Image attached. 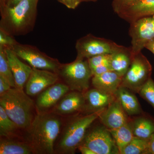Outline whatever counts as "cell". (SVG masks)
I'll return each instance as SVG.
<instances>
[{"instance_id": "4316f807", "label": "cell", "mask_w": 154, "mask_h": 154, "mask_svg": "<svg viewBox=\"0 0 154 154\" xmlns=\"http://www.w3.org/2000/svg\"><path fill=\"white\" fill-rule=\"evenodd\" d=\"M138 94L151 105L154 110V81L152 78L143 86Z\"/></svg>"}, {"instance_id": "603a6c76", "label": "cell", "mask_w": 154, "mask_h": 154, "mask_svg": "<svg viewBox=\"0 0 154 154\" xmlns=\"http://www.w3.org/2000/svg\"><path fill=\"white\" fill-rule=\"evenodd\" d=\"M34 152L30 145L10 140H2L0 142L1 154H30Z\"/></svg>"}, {"instance_id": "4dcf8cb0", "label": "cell", "mask_w": 154, "mask_h": 154, "mask_svg": "<svg viewBox=\"0 0 154 154\" xmlns=\"http://www.w3.org/2000/svg\"><path fill=\"white\" fill-rule=\"evenodd\" d=\"M69 9H75L82 2V0H57Z\"/></svg>"}, {"instance_id": "cb8c5ba5", "label": "cell", "mask_w": 154, "mask_h": 154, "mask_svg": "<svg viewBox=\"0 0 154 154\" xmlns=\"http://www.w3.org/2000/svg\"><path fill=\"white\" fill-rule=\"evenodd\" d=\"M0 76L8 82L12 88H16L13 73L9 64L5 48L0 46Z\"/></svg>"}, {"instance_id": "7c38bea8", "label": "cell", "mask_w": 154, "mask_h": 154, "mask_svg": "<svg viewBox=\"0 0 154 154\" xmlns=\"http://www.w3.org/2000/svg\"><path fill=\"white\" fill-rule=\"evenodd\" d=\"M128 116L122 107L120 102L116 98L99 114L101 123L108 130L116 129L129 122Z\"/></svg>"}, {"instance_id": "1f68e13d", "label": "cell", "mask_w": 154, "mask_h": 154, "mask_svg": "<svg viewBox=\"0 0 154 154\" xmlns=\"http://www.w3.org/2000/svg\"><path fill=\"white\" fill-rule=\"evenodd\" d=\"M91 69L93 76L102 74L105 72L111 70L110 66L109 65H103L96 67L94 68Z\"/></svg>"}, {"instance_id": "30bf717a", "label": "cell", "mask_w": 154, "mask_h": 154, "mask_svg": "<svg viewBox=\"0 0 154 154\" xmlns=\"http://www.w3.org/2000/svg\"><path fill=\"white\" fill-rule=\"evenodd\" d=\"M129 36L134 54L141 52L149 41L154 38V16L142 17L130 23Z\"/></svg>"}, {"instance_id": "277c9868", "label": "cell", "mask_w": 154, "mask_h": 154, "mask_svg": "<svg viewBox=\"0 0 154 154\" xmlns=\"http://www.w3.org/2000/svg\"><path fill=\"white\" fill-rule=\"evenodd\" d=\"M104 109L71 120L65 128L58 144V152L75 154L84 140L88 129L93 122L99 118V114Z\"/></svg>"}, {"instance_id": "44dd1931", "label": "cell", "mask_w": 154, "mask_h": 154, "mask_svg": "<svg viewBox=\"0 0 154 154\" xmlns=\"http://www.w3.org/2000/svg\"><path fill=\"white\" fill-rule=\"evenodd\" d=\"M142 114L133 120L130 119L129 122L134 137L149 140L154 133V119L150 116Z\"/></svg>"}, {"instance_id": "83f0119b", "label": "cell", "mask_w": 154, "mask_h": 154, "mask_svg": "<svg viewBox=\"0 0 154 154\" xmlns=\"http://www.w3.org/2000/svg\"><path fill=\"white\" fill-rule=\"evenodd\" d=\"M110 54H101L90 58L87 60L91 69L103 65H110Z\"/></svg>"}, {"instance_id": "e575fe53", "label": "cell", "mask_w": 154, "mask_h": 154, "mask_svg": "<svg viewBox=\"0 0 154 154\" xmlns=\"http://www.w3.org/2000/svg\"><path fill=\"white\" fill-rule=\"evenodd\" d=\"M22 1V0H4L3 3L0 5V8L4 7H13Z\"/></svg>"}, {"instance_id": "5bb4252c", "label": "cell", "mask_w": 154, "mask_h": 154, "mask_svg": "<svg viewBox=\"0 0 154 154\" xmlns=\"http://www.w3.org/2000/svg\"><path fill=\"white\" fill-rule=\"evenodd\" d=\"M5 48L16 88L23 90L31 74L32 67L22 62L11 48Z\"/></svg>"}, {"instance_id": "74e56055", "label": "cell", "mask_w": 154, "mask_h": 154, "mask_svg": "<svg viewBox=\"0 0 154 154\" xmlns=\"http://www.w3.org/2000/svg\"><path fill=\"white\" fill-rule=\"evenodd\" d=\"M97 0H82V2H96Z\"/></svg>"}, {"instance_id": "7a4b0ae2", "label": "cell", "mask_w": 154, "mask_h": 154, "mask_svg": "<svg viewBox=\"0 0 154 154\" xmlns=\"http://www.w3.org/2000/svg\"><path fill=\"white\" fill-rule=\"evenodd\" d=\"M61 122L51 113H39L35 116L29 128L30 145L37 154L54 153V143L60 132Z\"/></svg>"}, {"instance_id": "8fae6325", "label": "cell", "mask_w": 154, "mask_h": 154, "mask_svg": "<svg viewBox=\"0 0 154 154\" xmlns=\"http://www.w3.org/2000/svg\"><path fill=\"white\" fill-rule=\"evenodd\" d=\"M59 78L58 74L54 72L32 68L25 86L26 93L28 96H36L57 82Z\"/></svg>"}, {"instance_id": "d4e9b609", "label": "cell", "mask_w": 154, "mask_h": 154, "mask_svg": "<svg viewBox=\"0 0 154 154\" xmlns=\"http://www.w3.org/2000/svg\"><path fill=\"white\" fill-rule=\"evenodd\" d=\"M19 128L7 115L4 108L0 105V135L8 137Z\"/></svg>"}, {"instance_id": "6da1fadb", "label": "cell", "mask_w": 154, "mask_h": 154, "mask_svg": "<svg viewBox=\"0 0 154 154\" xmlns=\"http://www.w3.org/2000/svg\"><path fill=\"white\" fill-rule=\"evenodd\" d=\"M38 0H22L12 7L0 8V29L13 36H24L33 31Z\"/></svg>"}, {"instance_id": "836d02e7", "label": "cell", "mask_w": 154, "mask_h": 154, "mask_svg": "<svg viewBox=\"0 0 154 154\" xmlns=\"http://www.w3.org/2000/svg\"><path fill=\"white\" fill-rule=\"evenodd\" d=\"M144 154H154V133L149 139L148 146Z\"/></svg>"}, {"instance_id": "d6a6232c", "label": "cell", "mask_w": 154, "mask_h": 154, "mask_svg": "<svg viewBox=\"0 0 154 154\" xmlns=\"http://www.w3.org/2000/svg\"><path fill=\"white\" fill-rule=\"evenodd\" d=\"M12 87L8 82L0 76V96L8 91Z\"/></svg>"}, {"instance_id": "7402d4cb", "label": "cell", "mask_w": 154, "mask_h": 154, "mask_svg": "<svg viewBox=\"0 0 154 154\" xmlns=\"http://www.w3.org/2000/svg\"><path fill=\"white\" fill-rule=\"evenodd\" d=\"M108 130L112 135L119 151V154H122L125 147L130 143L134 137L129 122L116 129Z\"/></svg>"}, {"instance_id": "484cf974", "label": "cell", "mask_w": 154, "mask_h": 154, "mask_svg": "<svg viewBox=\"0 0 154 154\" xmlns=\"http://www.w3.org/2000/svg\"><path fill=\"white\" fill-rule=\"evenodd\" d=\"M149 140L134 137L122 154H144L148 146Z\"/></svg>"}, {"instance_id": "f546056e", "label": "cell", "mask_w": 154, "mask_h": 154, "mask_svg": "<svg viewBox=\"0 0 154 154\" xmlns=\"http://www.w3.org/2000/svg\"><path fill=\"white\" fill-rule=\"evenodd\" d=\"M137 0H113L112 6L113 11L118 14L124 11Z\"/></svg>"}, {"instance_id": "e0dca14e", "label": "cell", "mask_w": 154, "mask_h": 154, "mask_svg": "<svg viewBox=\"0 0 154 154\" xmlns=\"http://www.w3.org/2000/svg\"><path fill=\"white\" fill-rule=\"evenodd\" d=\"M85 105L84 93L74 91L65 95L56 105L54 112L60 114H68L85 109Z\"/></svg>"}, {"instance_id": "3957f363", "label": "cell", "mask_w": 154, "mask_h": 154, "mask_svg": "<svg viewBox=\"0 0 154 154\" xmlns=\"http://www.w3.org/2000/svg\"><path fill=\"white\" fill-rule=\"evenodd\" d=\"M22 89L12 88L0 96V105L19 128H28L32 121L33 100Z\"/></svg>"}, {"instance_id": "9c48e42d", "label": "cell", "mask_w": 154, "mask_h": 154, "mask_svg": "<svg viewBox=\"0 0 154 154\" xmlns=\"http://www.w3.org/2000/svg\"><path fill=\"white\" fill-rule=\"evenodd\" d=\"M120 45L109 39L88 34L80 38L76 42V58L88 59L101 54H110Z\"/></svg>"}, {"instance_id": "d6986e66", "label": "cell", "mask_w": 154, "mask_h": 154, "mask_svg": "<svg viewBox=\"0 0 154 154\" xmlns=\"http://www.w3.org/2000/svg\"><path fill=\"white\" fill-rule=\"evenodd\" d=\"M134 55L131 47L120 45L115 51L110 54L111 70L123 77L129 68Z\"/></svg>"}, {"instance_id": "8992f818", "label": "cell", "mask_w": 154, "mask_h": 154, "mask_svg": "<svg viewBox=\"0 0 154 154\" xmlns=\"http://www.w3.org/2000/svg\"><path fill=\"white\" fill-rule=\"evenodd\" d=\"M152 70L150 63L141 52L135 54L127 72L122 77L121 86L138 94L151 78Z\"/></svg>"}, {"instance_id": "5b68a950", "label": "cell", "mask_w": 154, "mask_h": 154, "mask_svg": "<svg viewBox=\"0 0 154 154\" xmlns=\"http://www.w3.org/2000/svg\"><path fill=\"white\" fill-rule=\"evenodd\" d=\"M57 73L70 90L83 93L88 91L93 76L88 60L77 58L70 63L61 64Z\"/></svg>"}, {"instance_id": "2e32d148", "label": "cell", "mask_w": 154, "mask_h": 154, "mask_svg": "<svg viewBox=\"0 0 154 154\" xmlns=\"http://www.w3.org/2000/svg\"><path fill=\"white\" fill-rule=\"evenodd\" d=\"M117 15L130 24L142 17L154 16V0H137Z\"/></svg>"}, {"instance_id": "ffe728a7", "label": "cell", "mask_w": 154, "mask_h": 154, "mask_svg": "<svg viewBox=\"0 0 154 154\" xmlns=\"http://www.w3.org/2000/svg\"><path fill=\"white\" fill-rule=\"evenodd\" d=\"M134 93L123 86H120L114 95L128 116L142 114V109Z\"/></svg>"}, {"instance_id": "ba28073f", "label": "cell", "mask_w": 154, "mask_h": 154, "mask_svg": "<svg viewBox=\"0 0 154 154\" xmlns=\"http://www.w3.org/2000/svg\"><path fill=\"white\" fill-rule=\"evenodd\" d=\"M80 146H85L95 154H119L112 135L103 125L89 128Z\"/></svg>"}, {"instance_id": "52a82bcc", "label": "cell", "mask_w": 154, "mask_h": 154, "mask_svg": "<svg viewBox=\"0 0 154 154\" xmlns=\"http://www.w3.org/2000/svg\"><path fill=\"white\" fill-rule=\"evenodd\" d=\"M11 49L18 57L34 68L47 70L57 73L61 65L57 59L48 56L33 45L18 42Z\"/></svg>"}, {"instance_id": "f1b7e54d", "label": "cell", "mask_w": 154, "mask_h": 154, "mask_svg": "<svg viewBox=\"0 0 154 154\" xmlns=\"http://www.w3.org/2000/svg\"><path fill=\"white\" fill-rule=\"evenodd\" d=\"M17 42L14 36L0 29V46L11 48Z\"/></svg>"}, {"instance_id": "4fadbf2b", "label": "cell", "mask_w": 154, "mask_h": 154, "mask_svg": "<svg viewBox=\"0 0 154 154\" xmlns=\"http://www.w3.org/2000/svg\"><path fill=\"white\" fill-rule=\"evenodd\" d=\"M70 90L66 84L56 83L42 92L36 99V107L39 113L45 111L55 105Z\"/></svg>"}, {"instance_id": "f35d334b", "label": "cell", "mask_w": 154, "mask_h": 154, "mask_svg": "<svg viewBox=\"0 0 154 154\" xmlns=\"http://www.w3.org/2000/svg\"><path fill=\"white\" fill-rule=\"evenodd\" d=\"M3 1H4V0H0V5L3 3Z\"/></svg>"}, {"instance_id": "8d00e7d4", "label": "cell", "mask_w": 154, "mask_h": 154, "mask_svg": "<svg viewBox=\"0 0 154 154\" xmlns=\"http://www.w3.org/2000/svg\"><path fill=\"white\" fill-rule=\"evenodd\" d=\"M145 48L149 50L154 54V38L149 41L146 44Z\"/></svg>"}, {"instance_id": "d590c367", "label": "cell", "mask_w": 154, "mask_h": 154, "mask_svg": "<svg viewBox=\"0 0 154 154\" xmlns=\"http://www.w3.org/2000/svg\"><path fill=\"white\" fill-rule=\"evenodd\" d=\"M78 149L82 154H95L94 152L85 146H80Z\"/></svg>"}, {"instance_id": "ac0fdd59", "label": "cell", "mask_w": 154, "mask_h": 154, "mask_svg": "<svg viewBox=\"0 0 154 154\" xmlns=\"http://www.w3.org/2000/svg\"><path fill=\"white\" fill-rule=\"evenodd\" d=\"M122 76L113 71L110 70L102 74L93 76L91 82L97 90L114 95L121 86Z\"/></svg>"}, {"instance_id": "9a60e30c", "label": "cell", "mask_w": 154, "mask_h": 154, "mask_svg": "<svg viewBox=\"0 0 154 154\" xmlns=\"http://www.w3.org/2000/svg\"><path fill=\"white\" fill-rule=\"evenodd\" d=\"M85 105V109L92 113L106 108L116 99L115 95L105 93L94 88L84 93Z\"/></svg>"}]
</instances>
